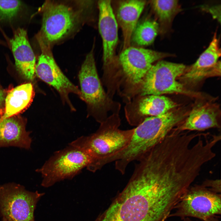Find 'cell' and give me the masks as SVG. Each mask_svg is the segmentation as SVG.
<instances>
[{
    "mask_svg": "<svg viewBox=\"0 0 221 221\" xmlns=\"http://www.w3.org/2000/svg\"><path fill=\"white\" fill-rule=\"evenodd\" d=\"M34 95L33 87L30 83L12 89L6 97L5 112L1 118L13 117L22 111L31 103Z\"/></svg>",
    "mask_w": 221,
    "mask_h": 221,
    "instance_id": "obj_19",
    "label": "cell"
},
{
    "mask_svg": "<svg viewBox=\"0 0 221 221\" xmlns=\"http://www.w3.org/2000/svg\"><path fill=\"white\" fill-rule=\"evenodd\" d=\"M169 217L182 219L195 217L210 221L221 214V194L214 192L201 185L190 186L177 204Z\"/></svg>",
    "mask_w": 221,
    "mask_h": 221,
    "instance_id": "obj_9",
    "label": "cell"
},
{
    "mask_svg": "<svg viewBox=\"0 0 221 221\" xmlns=\"http://www.w3.org/2000/svg\"><path fill=\"white\" fill-rule=\"evenodd\" d=\"M0 44L3 45H5V43L4 42H3L1 40H0Z\"/></svg>",
    "mask_w": 221,
    "mask_h": 221,
    "instance_id": "obj_27",
    "label": "cell"
},
{
    "mask_svg": "<svg viewBox=\"0 0 221 221\" xmlns=\"http://www.w3.org/2000/svg\"><path fill=\"white\" fill-rule=\"evenodd\" d=\"M201 185L214 192L221 194V186L220 179H206Z\"/></svg>",
    "mask_w": 221,
    "mask_h": 221,
    "instance_id": "obj_24",
    "label": "cell"
},
{
    "mask_svg": "<svg viewBox=\"0 0 221 221\" xmlns=\"http://www.w3.org/2000/svg\"><path fill=\"white\" fill-rule=\"evenodd\" d=\"M1 110H0V115H1ZM2 116V115H0V118Z\"/></svg>",
    "mask_w": 221,
    "mask_h": 221,
    "instance_id": "obj_29",
    "label": "cell"
},
{
    "mask_svg": "<svg viewBox=\"0 0 221 221\" xmlns=\"http://www.w3.org/2000/svg\"><path fill=\"white\" fill-rule=\"evenodd\" d=\"M219 112L216 104L207 103L198 105L172 131L179 133L185 130L202 131L211 128H219Z\"/></svg>",
    "mask_w": 221,
    "mask_h": 221,
    "instance_id": "obj_16",
    "label": "cell"
},
{
    "mask_svg": "<svg viewBox=\"0 0 221 221\" xmlns=\"http://www.w3.org/2000/svg\"><path fill=\"white\" fill-rule=\"evenodd\" d=\"M98 4V27L103 42V66L105 74H107L119 64L115 53L118 41V25L111 1L99 0Z\"/></svg>",
    "mask_w": 221,
    "mask_h": 221,
    "instance_id": "obj_11",
    "label": "cell"
},
{
    "mask_svg": "<svg viewBox=\"0 0 221 221\" xmlns=\"http://www.w3.org/2000/svg\"><path fill=\"white\" fill-rule=\"evenodd\" d=\"M179 197L165 176L149 167L138 166L123 190L94 221H165Z\"/></svg>",
    "mask_w": 221,
    "mask_h": 221,
    "instance_id": "obj_1",
    "label": "cell"
},
{
    "mask_svg": "<svg viewBox=\"0 0 221 221\" xmlns=\"http://www.w3.org/2000/svg\"><path fill=\"white\" fill-rule=\"evenodd\" d=\"M146 4V1L142 0H122L119 2L115 15L122 33V50L131 46L132 33Z\"/></svg>",
    "mask_w": 221,
    "mask_h": 221,
    "instance_id": "obj_17",
    "label": "cell"
},
{
    "mask_svg": "<svg viewBox=\"0 0 221 221\" xmlns=\"http://www.w3.org/2000/svg\"><path fill=\"white\" fill-rule=\"evenodd\" d=\"M159 27L156 20L147 17L138 22L132 33L131 42L138 46H148L154 42Z\"/></svg>",
    "mask_w": 221,
    "mask_h": 221,
    "instance_id": "obj_21",
    "label": "cell"
},
{
    "mask_svg": "<svg viewBox=\"0 0 221 221\" xmlns=\"http://www.w3.org/2000/svg\"><path fill=\"white\" fill-rule=\"evenodd\" d=\"M158 61L152 65L140 82L134 86L136 93L140 96L191 94L177 80L185 71V65L164 60Z\"/></svg>",
    "mask_w": 221,
    "mask_h": 221,
    "instance_id": "obj_5",
    "label": "cell"
},
{
    "mask_svg": "<svg viewBox=\"0 0 221 221\" xmlns=\"http://www.w3.org/2000/svg\"><path fill=\"white\" fill-rule=\"evenodd\" d=\"M79 78L81 99L86 104L88 115L100 124L107 118V111L113 102L105 92L98 74L93 49L86 56Z\"/></svg>",
    "mask_w": 221,
    "mask_h": 221,
    "instance_id": "obj_4",
    "label": "cell"
},
{
    "mask_svg": "<svg viewBox=\"0 0 221 221\" xmlns=\"http://www.w3.org/2000/svg\"><path fill=\"white\" fill-rule=\"evenodd\" d=\"M41 36L51 44L69 34L79 24L81 12L66 2L47 1L43 5Z\"/></svg>",
    "mask_w": 221,
    "mask_h": 221,
    "instance_id": "obj_8",
    "label": "cell"
},
{
    "mask_svg": "<svg viewBox=\"0 0 221 221\" xmlns=\"http://www.w3.org/2000/svg\"><path fill=\"white\" fill-rule=\"evenodd\" d=\"M42 51L36 64L35 74L40 79L56 90L64 104H67L71 110H75L69 95L74 94L81 99L80 90L63 73L52 54L45 50Z\"/></svg>",
    "mask_w": 221,
    "mask_h": 221,
    "instance_id": "obj_12",
    "label": "cell"
},
{
    "mask_svg": "<svg viewBox=\"0 0 221 221\" xmlns=\"http://www.w3.org/2000/svg\"><path fill=\"white\" fill-rule=\"evenodd\" d=\"M201 9L210 13L214 19L220 22L221 21V5H217L210 6L207 5L202 6Z\"/></svg>",
    "mask_w": 221,
    "mask_h": 221,
    "instance_id": "obj_23",
    "label": "cell"
},
{
    "mask_svg": "<svg viewBox=\"0 0 221 221\" xmlns=\"http://www.w3.org/2000/svg\"><path fill=\"white\" fill-rule=\"evenodd\" d=\"M90 163V158L86 153L69 144L55 152L37 171L42 175L41 185L48 188L58 182L72 179Z\"/></svg>",
    "mask_w": 221,
    "mask_h": 221,
    "instance_id": "obj_6",
    "label": "cell"
},
{
    "mask_svg": "<svg viewBox=\"0 0 221 221\" xmlns=\"http://www.w3.org/2000/svg\"><path fill=\"white\" fill-rule=\"evenodd\" d=\"M2 221H6L4 219L2 218Z\"/></svg>",
    "mask_w": 221,
    "mask_h": 221,
    "instance_id": "obj_28",
    "label": "cell"
},
{
    "mask_svg": "<svg viewBox=\"0 0 221 221\" xmlns=\"http://www.w3.org/2000/svg\"><path fill=\"white\" fill-rule=\"evenodd\" d=\"M221 56L219 41L216 33L207 48L196 62L186 68L180 78L186 84L194 85L209 76L220 75Z\"/></svg>",
    "mask_w": 221,
    "mask_h": 221,
    "instance_id": "obj_14",
    "label": "cell"
},
{
    "mask_svg": "<svg viewBox=\"0 0 221 221\" xmlns=\"http://www.w3.org/2000/svg\"><path fill=\"white\" fill-rule=\"evenodd\" d=\"M177 106L176 103L162 95H138L125 107L129 123L137 126L146 118L165 114Z\"/></svg>",
    "mask_w": 221,
    "mask_h": 221,
    "instance_id": "obj_13",
    "label": "cell"
},
{
    "mask_svg": "<svg viewBox=\"0 0 221 221\" xmlns=\"http://www.w3.org/2000/svg\"><path fill=\"white\" fill-rule=\"evenodd\" d=\"M45 194L14 183L0 185V215L6 221H35L37 204Z\"/></svg>",
    "mask_w": 221,
    "mask_h": 221,
    "instance_id": "obj_7",
    "label": "cell"
},
{
    "mask_svg": "<svg viewBox=\"0 0 221 221\" xmlns=\"http://www.w3.org/2000/svg\"><path fill=\"white\" fill-rule=\"evenodd\" d=\"M2 118V117H1ZM0 118V148L14 146L29 149L32 140L23 122L12 117Z\"/></svg>",
    "mask_w": 221,
    "mask_h": 221,
    "instance_id": "obj_18",
    "label": "cell"
},
{
    "mask_svg": "<svg viewBox=\"0 0 221 221\" xmlns=\"http://www.w3.org/2000/svg\"><path fill=\"white\" fill-rule=\"evenodd\" d=\"M9 44L17 71L26 79L33 80L35 77L36 59L26 31L22 28L15 30Z\"/></svg>",
    "mask_w": 221,
    "mask_h": 221,
    "instance_id": "obj_15",
    "label": "cell"
},
{
    "mask_svg": "<svg viewBox=\"0 0 221 221\" xmlns=\"http://www.w3.org/2000/svg\"><path fill=\"white\" fill-rule=\"evenodd\" d=\"M184 221H194L190 219L189 218H186L183 219ZM210 221H220L218 218H217L216 217H214Z\"/></svg>",
    "mask_w": 221,
    "mask_h": 221,
    "instance_id": "obj_26",
    "label": "cell"
},
{
    "mask_svg": "<svg viewBox=\"0 0 221 221\" xmlns=\"http://www.w3.org/2000/svg\"><path fill=\"white\" fill-rule=\"evenodd\" d=\"M120 120L118 112H114L100 123L97 130L87 136H82L69 145L80 149L89 157L91 163L87 168L95 172L107 165V161L123 150L128 145L134 128H119Z\"/></svg>",
    "mask_w": 221,
    "mask_h": 221,
    "instance_id": "obj_2",
    "label": "cell"
},
{
    "mask_svg": "<svg viewBox=\"0 0 221 221\" xmlns=\"http://www.w3.org/2000/svg\"><path fill=\"white\" fill-rule=\"evenodd\" d=\"M174 56L168 53L130 46L122 50L118 60L127 81L134 86L140 82L155 62Z\"/></svg>",
    "mask_w": 221,
    "mask_h": 221,
    "instance_id": "obj_10",
    "label": "cell"
},
{
    "mask_svg": "<svg viewBox=\"0 0 221 221\" xmlns=\"http://www.w3.org/2000/svg\"><path fill=\"white\" fill-rule=\"evenodd\" d=\"M22 3L19 0H0V21H10L21 10Z\"/></svg>",
    "mask_w": 221,
    "mask_h": 221,
    "instance_id": "obj_22",
    "label": "cell"
},
{
    "mask_svg": "<svg viewBox=\"0 0 221 221\" xmlns=\"http://www.w3.org/2000/svg\"><path fill=\"white\" fill-rule=\"evenodd\" d=\"M150 3L159 25V33L164 35L169 32L175 17L182 11L178 1L151 0Z\"/></svg>",
    "mask_w": 221,
    "mask_h": 221,
    "instance_id": "obj_20",
    "label": "cell"
},
{
    "mask_svg": "<svg viewBox=\"0 0 221 221\" xmlns=\"http://www.w3.org/2000/svg\"><path fill=\"white\" fill-rule=\"evenodd\" d=\"M5 100V95L3 91L0 88V107ZM0 110L1 109H0Z\"/></svg>",
    "mask_w": 221,
    "mask_h": 221,
    "instance_id": "obj_25",
    "label": "cell"
},
{
    "mask_svg": "<svg viewBox=\"0 0 221 221\" xmlns=\"http://www.w3.org/2000/svg\"><path fill=\"white\" fill-rule=\"evenodd\" d=\"M186 113L174 109L163 114L146 118L134 128L130 145L142 156L163 140L186 118Z\"/></svg>",
    "mask_w": 221,
    "mask_h": 221,
    "instance_id": "obj_3",
    "label": "cell"
}]
</instances>
